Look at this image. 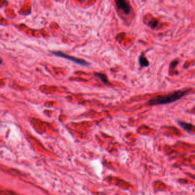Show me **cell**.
I'll return each instance as SVG.
<instances>
[{"instance_id":"cell-4","label":"cell","mask_w":195,"mask_h":195,"mask_svg":"<svg viewBox=\"0 0 195 195\" xmlns=\"http://www.w3.org/2000/svg\"><path fill=\"white\" fill-rule=\"evenodd\" d=\"M139 62L140 65L143 67H148L150 65L148 61L147 60V59L145 57L143 54L141 55L139 57Z\"/></svg>"},{"instance_id":"cell-1","label":"cell","mask_w":195,"mask_h":195,"mask_svg":"<svg viewBox=\"0 0 195 195\" xmlns=\"http://www.w3.org/2000/svg\"><path fill=\"white\" fill-rule=\"evenodd\" d=\"M190 90V89L185 90H178L166 95L159 96L151 99V100L148 102V104L150 106H154L171 103L181 99L182 96L189 93Z\"/></svg>"},{"instance_id":"cell-3","label":"cell","mask_w":195,"mask_h":195,"mask_svg":"<svg viewBox=\"0 0 195 195\" xmlns=\"http://www.w3.org/2000/svg\"><path fill=\"white\" fill-rule=\"evenodd\" d=\"M117 7L122 10L126 15H128L131 10V7L126 0H115Z\"/></svg>"},{"instance_id":"cell-5","label":"cell","mask_w":195,"mask_h":195,"mask_svg":"<svg viewBox=\"0 0 195 195\" xmlns=\"http://www.w3.org/2000/svg\"><path fill=\"white\" fill-rule=\"evenodd\" d=\"M179 124L180 125V126L182 127L183 129H184L185 130H186L188 132V131L191 130L193 128L195 127V126H194L192 124H189V123H185V122H179Z\"/></svg>"},{"instance_id":"cell-9","label":"cell","mask_w":195,"mask_h":195,"mask_svg":"<svg viewBox=\"0 0 195 195\" xmlns=\"http://www.w3.org/2000/svg\"><path fill=\"white\" fill-rule=\"evenodd\" d=\"M1 63V59H0V63Z\"/></svg>"},{"instance_id":"cell-8","label":"cell","mask_w":195,"mask_h":195,"mask_svg":"<svg viewBox=\"0 0 195 195\" xmlns=\"http://www.w3.org/2000/svg\"><path fill=\"white\" fill-rule=\"evenodd\" d=\"M157 21H153L152 22H151L150 26H151L152 27H155L157 25Z\"/></svg>"},{"instance_id":"cell-2","label":"cell","mask_w":195,"mask_h":195,"mask_svg":"<svg viewBox=\"0 0 195 195\" xmlns=\"http://www.w3.org/2000/svg\"><path fill=\"white\" fill-rule=\"evenodd\" d=\"M53 54H54V55H56V56H58L59 57H61V58H63L65 59H67L68 60H70L74 62L82 65V66H88L89 65V63L86 61L85 60L83 59H81V58H76V57H72V56H70L67 54H65L63 53L61 51H52Z\"/></svg>"},{"instance_id":"cell-7","label":"cell","mask_w":195,"mask_h":195,"mask_svg":"<svg viewBox=\"0 0 195 195\" xmlns=\"http://www.w3.org/2000/svg\"><path fill=\"white\" fill-rule=\"evenodd\" d=\"M178 62H177V61H173V62H172V63H171V69H174L175 67H176V65L178 64Z\"/></svg>"},{"instance_id":"cell-6","label":"cell","mask_w":195,"mask_h":195,"mask_svg":"<svg viewBox=\"0 0 195 195\" xmlns=\"http://www.w3.org/2000/svg\"><path fill=\"white\" fill-rule=\"evenodd\" d=\"M95 76H98L102 80V81L104 83H107V82H108L107 76H106L105 74H102V73H95Z\"/></svg>"}]
</instances>
